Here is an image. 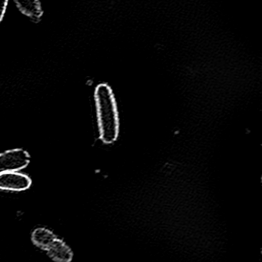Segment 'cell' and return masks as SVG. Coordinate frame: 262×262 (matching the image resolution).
I'll use <instances>...</instances> for the list:
<instances>
[{
    "mask_svg": "<svg viewBox=\"0 0 262 262\" xmlns=\"http://www.w3.org/2000/svg\"><path fill=\"white\" fill-rule=\"evenodd\" d=\"M9 0H0V23L3 21V17L6 13Z\"/></svg>",
    "mask_w": 262,
    "mask_h": 262,
    "instance_id": "5",
    "label": "cell"
},
{
    "mask_svg": "<svg viewBox=\"0 0 262 262\" xmlns=\"http://www.w3.org/2000/svg\"><path fill=\"white\" fill-rule=\"evenodd\" d=\"M31 185L30 177L20 171L0 174V190L23 192L29 189Z\"/></svg>",
    "mask_w": 262,
    "mask_h": 262,
    "instance_id": "3",
    "label": "cell"
},
{
    "mask_svg": "<svg viewBox=\"0 0 262 262\" xmlns=\"http://www.w3.org/2000/svg\"><path fill=\"white\" fill-rule=\"evenodd\" d=\"M94 98L100 139L106 144H112L119 134V118L115 95L110 86L99 84L95 88Z\"/></svg>",
    "mask_w": 262,
    "mask_h": 262,
    "instance_id": "1",
    "label": "cell"
},
{
    "mask_svg": "<svg viewBox=\"0 0 262 262\" xmlns=\"http://www.w3.org/2000/svg\"><path fill=\"white\" fill-rule=\"evenodd\" d=\"M31 156L21 148L9 149L0 154V174L21 171L29 166Z\"/></svg>",
    "mask_w": 262,
    "mask_h": 262,
    "instance_id": "2",
    "label": "cell"
},
{
    "mask_svg": "<svg viewBox=\"0 0 262 262\" xmlns=\"http://www.w3.org/2000/svg\"><path fill=\"white\" fill-rule=\"evenodd\" d=\"M14 2L23 15L35 23L40 21L43 15V10L39 0H14Z\"/></svg>",
    "mask_w": 262,
    "mask_h": 262,
    "instance_id": "4",
    "label": "cell"
}]
</instances>
